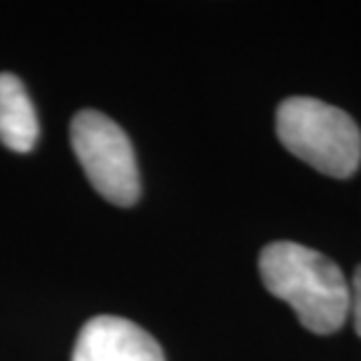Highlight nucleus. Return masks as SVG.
<instances>
[{"label":"nucleus","mask_w":361,"mask_h":361,"mask_svg":"<svg viewBox=\"0 0 361 361\" xmlns=\"http://www.w3.org/2000/svg\"><path fill=\"white\" fill-rule=\"evenodd\" d=\"M258 268L265 288L288 302L307 331L329 336L348 322L350 284L319 251L295 242H272L261 251Z\"/></svg>","instance_id":"nucleus-1"},{"label":"nucleus","mask_w":361,"mask_h":361,"mask_svg":"<svg viewBox=\"0 0 361 361\" xmlns=\"http://www.w3.org/2000/svg\"><path fill=\"white\" fill-rule=\"evenodd\" d=\"M277 136L288 153L334 178H350L361 164V132L341 108L293 97L277 108Z\"/></svg>","instance_id":"nucleus-2"},{"label":"nucleus","mask_w":361,"mask_h":361,"mask_svg":"<svg viewBox=\"0 0 361 361\" xmlns=\"http://www.w3.org/2000/svg\"><path fill=\"white\" fill-rule=\"evenodd\" d=\"M71 146L101 197L118 207L136 204L139 167L127 134L99 111H80L71 122Z\"/></svg>","instance_id":"nucleus-3"},{"label":"nucleus","mask_w":361,"mask_h":361,"mask_svg":"<svg viewBox=\"0 0 361 361\" xmlns=\"http://www.w3.org/2000/svg\"><path fill=\"white\" fill-rule=\"evenodd\" d=\"M71 361H164V355L139 324L101 314L82 326Z\"/></svg>","instance_id":"nucleus-4"},{"label":"nucleus","mask_w":361,"mask_h":361,"mask_svg":"<svg viewBox=\"0 0 361 361\" xmlns=\"http://www.w3.org/2000/svg\"><path fill=\"white\" fill-rule=\"evenodd\" d=\"M38 134V118L24 82L12 73H0V141L14 153H28Z\"/></svg>","instance_id":"nucleus-5"},{"label":"nucleus","mask_w":361,"mask_h":361,"mask_svg":"<svg viewBox=\"0 0 361 361\" xmlns=\"http://www.w3.org/2000/svg\"><path fill=\"white\" fill-rule=\"evenodd\" d=\"M350 314L355 317V331L361 338V265L357 268L350 284Z\"/></svg>","instance_id":"nucleus-6"}]
</instances>
